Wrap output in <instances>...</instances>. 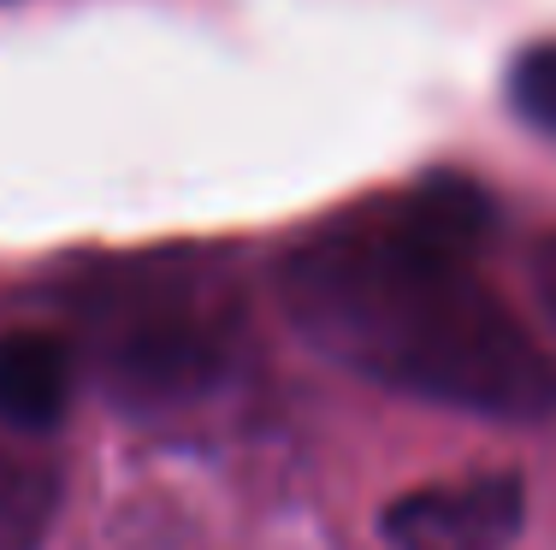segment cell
Wrapping results in <instances>:
<instances>
[{
  "instance_id": "1",
  "label": "cell",
  "mask_w": 556,
  "mask_h": 550,
  "mask_svg": "<svg viewBox=\"0 0 556 550\" xmlns=\"http://www.w3.org/2000/svg\"><path fill=\"white\" fill-rule=\"evenodd\" d=\"M485 226L492 202L468 178H427L408 202L332 219L278 267L290 325L403 397L545 421L556 414V361L480 279Z\"/></svg>"
},
{
  "instance_id": "2",
  "label": "cell",
  "mask_w": 556,
  "mask_h": 550,
  "mask_svg": "<svg viewBox=\"0 0 556 550\" xmlns=\"http://www.w3.org/2000/svg\"><path fill=\"white\" fill-rule=\"evenodd\" d=\"M77 356L137 421H184L243 385L255 337L237 284L202 255L96 267L72 296Z\"/></svg>"
},
{
  "instance_id": "3",
  "label": "cell",
  "mask_w": 556,
  "mask_h": 550,
  "mask_svg": "<svg viewBox=\"0 0 556 550\" xmlns=\"http://www.w3.org/2000/svg\"><path fill=\"white\" fill-rule=\"evenodd\" d=\"M527 521V486L521 474H462L439 486H415L396 503H386L379 527L391 550H509Z\"/></svg>"
},
{
  "instance_id": "4",
  "label": "cell",
  "mask_w": 556,
  "mask_h": 550,
  "mask_svg": "<svg viewBox=\"0 0 556 550\" xmlns=\"http://www.w3.org/2000/svg\"><path fill=\"white\" fill-rule=\"evenodd\" d=\"M77 373H84V356H77L72 337L18 325V332L0 337V414L18 432L54 438L60 421L72 414Z\"/></svg>"
},
{
  "instance_id": "5",
  "label": "cell",
  "mask_w": 556,
  "mask_h": 550,
  "mask_svg": "<svg viewBox=\"0 0 556 550\" xmlns=\"http://www.w3.org/2000/svg\"><path fill=\"white\" fill-rule=\"evenodd\" d=\"M60 509V462L48 438L0 414V550H42Z\"/></svg>"
},
{
  "instance_id": "6",
  "label": "cell",
  "mask_w": 556,
  "mask_h": 550,
  "mask_svg": "<svg viewBox=\"0 0 556 550\" xmlns=\"http://www.w3.org/2000/svg\"><path fill=\"white\" fill-rule=\"evenodd\" d=\"M509 95L521 107V119H533L539 130H556V42H539L515 60Z\"/></svg>"
},
{
  "instance_id": "7",
  "label": "cell",
  "mask_w": 556,
  "mask_h": 550,
  "mask_svg": "<svg viewBox=\"0 0 556 550\" xmlns=\"http://www.w3.org/2000/svg\"><path fill=\"white\" fill-rule=\"evenodd\" d=\"M533 272H539V296H545V308H551V320H556V238L539 243V260H533Z\"/></svg>"
}]
</instances>
